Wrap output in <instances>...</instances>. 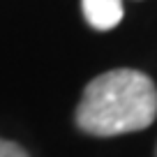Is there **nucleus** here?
Returning <instances> with one entry per match:
<instances>
[{
  "instance_id": "f257e3e1",
  "label": "nucleus",
  "mask_w": 157,
  "mask_h": 157,
  "mask_svg": "<svg viewBox=\"0 0 157 157\" xmlns=\"http://www.w3.org/2000/svg\"><path fill=\"white\" fill-rule=\"evenodd\" d=\"M157 118V88L139 69H111L95 76L76 109V125L93 136L146 129Z\"/></svg>"
},
{
  "instance_id": "f03ea898",
  "label": "nucleus",
  "mask_w": 157,
  "mask_h": 157,
  "mask_svg": "<svg viewBox=\"0 0 157 157\" xmlns=\"http://www.w3.org/2000/svg\"><path fill=\"white\" fill-rule=\"evenodd\" d=\"M81 10L86 21L102 33L123 21V0H81Z\"/></svg>"
},
{
  "instance_id": "7ed1b4c3",
  "label": "nucleus",
  "mask_w": 157,
  "mask_h": 157,
  "mask_svg": "<svg viewBox=\"0 0 157 157\" xmlns=\"http://www.w3.org/2000/svg\"><path fill=\"white\" fill-rule=\"evenodd\" d=\"M0 157H28V152L21 146H16L14 141L0 139Z\"/></svg>"
}]
</instances>
